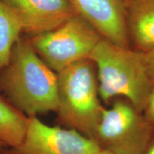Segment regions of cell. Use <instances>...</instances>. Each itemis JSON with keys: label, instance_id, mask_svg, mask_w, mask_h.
Returning a JSON list of instances; mask_svg holds the SVG:
<instances>
[{"label": "cell", "instance_id": "cell-3", "mask_svg": "<svg viewBox=\"0 0 154 154\" xmlns=\"http://www.w3.org/2000/svg\"><path fill=\"white\" fill-rule=\"evenodd\" d=\"M57 74L59 120L69 128L94 140L104 109L100 101L95 63L89 58L77 61Z\"/></svg>", "mask_w": 154, "mask_h": 154}, {"label": "cell", "instance_id": "cell-2", "mask_svg": "<svg viewBox=\"0 0 154 154\" xmlns=\"http://www.w3.org/2000/svg\"><path fill=\"white\" fill-rule=\"evenodd\" d=\"M89 59L96 67L101 100L108 103L116 98H124L143 112L154 84L140 51L119 47L102 38Z\"/></svg>", "mask_w": 154, "mask_h": 154}, {"label": "cell", "instance_id": "cell-16", "mask_svg": "<svg viewBox=\"0 0 154 154\" xmlns=\"http://www.w3.org/2000/svg\"><path fill=\"white\" fill-rule=\"evenodd\" d=\"M2 145H4V144H3L2 143L1 141H0V146H2Z\"/></svg>", "mask_w": 154, "mask_h": 154}, {"label": "cell", "instance_id": "cell-1", "mask_svg": "<svg viewBox=\"0 0 154 154\" xmlns=\"http://www.w3.org/2000/svg\"><path fill=\"white\" fill-rule=\"evenodd\" d=\"M0 90L19 111L34 116L57 111V74L42 60L28 38L20 36L0 73Z\"/></svg>", "mask_w": 154, "mask_h": 154}, {"label": "cell", "instance_id": "cell-15", "mask_svg": "<svg viewBox=\"0 0 154 154\" xmlns=\"http://www.w3.org/2000/svg\"><path fill=\"white\" fill-rule=\"evenodd\" d=\"M95 154H111V153H109V152H107V151H103V150H100L99 151H98L97 153H96Z\"/></svg>", "mask_w": 154, "mask_h": 154}, {"label": "cell", "instance_id": "cell-4", "mask_svg": "<svg viewBox=\"0 0 154 154\" xmlns=\"http://www.w3.org/2000/svg\"><path fill=\"white\" fill-rule=\"evenodd\" d=\"M154 136V126L143 113L122 97L104 108L94 141L111 154H144Z\"/></svg>", "mask_w": 154, "mask_h": 154}, {"label": "cell", "instance_id": "cell-6", "mask_svg": "<svg viewBox=\"0 0 154 154\" xmlns=\"http://www.w3.org/2000/svg\"><path fill=\"white\" fill-rule=\"evenodd\" d=\"M14 149L17 154H95L101 150L77 131L49 126L35 116L28 118L22 143Z\"/></svg>", "mask_w": 154, "mask_h": 154}, {"label": "cell", "instance_id": "cell-12", "mask_svg": "<svg viewBox=\"0 0 154 154\" xmlns=\"http://www.w3.org/2000/svg\"><path fill=\"white\" fill-rule=\"evenodd\" d=\"M141 57L146 71L154 84V48L146 52H141Z\"/></svg>", "mask_w": 154, "mask_h": 154}, {"label": "cell", "instance_id": "cell-8", "mask_svg": "<svg viewBox=\"0 0 154 154\" xmlns=\"http://www.w3.org/2000/svg\"><path fill=\"white\" fill-rule=\"evenodd\" d=\"M101 37L116 45L131 48L125 24L122 0H69Z\"/></svg>", "mask_w": 154, "mask_h": 154}, {"label": "cell", "instance_id": "cell-11", "mask_svg": "<svg viewBox=\"0 0 154 154\" xmlns=\"http://www.w3.org/2000/svg\"><path fill=\"white\" fill-rule=\"evenodd\" d=\"M22 32V25L16 15L0 0V73L8 66L13 45Z\"/></svg>", "mask_w": 154, "mask_h": 154}, {"label": "cell", "instance_id": "cell-7", "mask_svg": "<svg viewBox=\"0 0 154 154\" xmlns=\"http://www.w3.org/2000/svg\"><path fill=\"white\" fill-rule=\"evenodd\" d=\"M2 1L16 15L28 38L55 29L77 14L69 0Z\"/></svg>", "mask_w": 154, "mask_h": 154}, {"label": "cell", "instance_id": "cell-13", "mask_svg": "<svg viewBox=\"0 0 154 154\" xmlns=\"http://www.w3.org/2000/svg\"><path fill=\"white\" fill-rule=\"evenodd\" d=\"M143 113L147 120L154 126V86Z\"/></svg>", "mask_w": 154, "mask_h": 154}, {"label": "cell", "instance_id": "cell-5", "mask_svg": "<svg viewBox=\"0 0 154 154\" xmlns=\"http://www.w3.org/2000/svg\"><path fill=\"white\" fill-rule=\"evenodd\" d=\"M102 38L90 23L76 14L55 29L28 39L42 60L58 73L77 61L89 58Z\"/></svg>", "mask_w": 154, "mask_h": 154}, {"label": "cell", "instance_id": "cell-10", "mask_svg": "<svg viewBox=\"0 0 154 154\" xmlns=\"http://www.w3.org/2000/svg\"><path fill=\"white\" fill-rule=\"evenodd\" d=\"M28 118L14 105L0 96V141L16 148L22 143Z\"/></svg>", "mask_w": 154, "mask_h": 154}, {"label": "cell", "instance_id": "cell-9", "mask_svg": "<svg viewBox=\"0 0 154 154\" xmlns=\"http://www.w3.org/2000/svg\"><path fill=\"white\" fill-rule=\"evenodd\" d=\"M131 47L140 52L154 48V0H122Z\"/></svg>", "mask_w": 154, "mask_h": 154}, {"label": "cell", "instance_id": "cell-14", "mask_svg": "<svg viewBox=\"0 0 154 154\" xmlns=\"http://www.w3.org/2000/svg\"><path fill=\"white\" fill-rule=\"evenodd\" d=\"M144 154H154V136L150 142L149 146L146 149Z\"/></svg>", "mask_w": 154, "mask_h": 154}]
</instances>
